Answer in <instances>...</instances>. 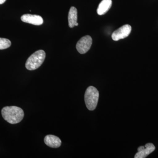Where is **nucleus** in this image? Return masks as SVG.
Here are the masks:
<instances>
[{
    "label": "nucleus",
    "mask_w": 158,
    "mask_h": 158,
    "mask_svg": "<svg viewBox=\"0 0 158 158\" xmlns=\"http://www.w3.org/2000/svg\"><path fill=\"white\" fill-rule=\"evenodd\" d=\"M2 114L4 119L12 124L20 122L24 116L22 109L15 106L3 108L2 110Z\"/></svg>",
    "instance_id": "f257e3e1"
},
{
    "label": "nucleus",
    "mask_w": 158,
    "mask_h": 158,
    "mask_svg": "<svg viewBox=\"0 0 158 158\" xmlns=\"http://www.w3.org/2000/svg\"><path fill=\"white\" fill-rule=\"evenodd\" d=\"M46 57L45 52L40 50L29 57L26 63V67L28 70H34L39 68L44 62Z\"/></svg>",
    "instance_id": "f03ea898"
},
{
    "label": "nucleus",
    "mask_w": 158,
    "mask_h": 158,
    "mask_svg": "<svg viewBox=\"0 0 158 158\" xmlns=\"http://www.w3.org/2000/svg\"><path fill=\"white\" fill-rule=\"evenodd\" d=\"M98 98L99 92L97 89L93 86L88 87L85 95V104L88 110L93 111L96 109Z\"/></svg>",
    "instance_id": "7ed1b4c3"
},
{
    "label": "nucleus",
    "mask_w": 158,
    "mask_h": 158,
    "mask_svg": "<svg viewBox=\"0 0 158 158\" xmlns=\"http://www.w3.org/2000/svg\"><path fill=\"white\" fill-rule=\"evenodd\" d=\"M92 43V39L89 35L82 37L77 43L76 48L80 54L87 53L90 50Z\"/></svg>",
    "instance_id": "20e7f679"
},
{
    "label": "nucleus",
    "mask_w": 158,
    "mask_h": 158,
    "mask_svg": "<svg viewBox=\"0 0 158 158\" xmlns=\"http://www.w3.org/2000/svg\"><path fill=\"white\" fill-rule=\"evenodd\" d=\"M131 31V26L129 25H125L113 32L112 35V39L114 41H118L119 40L124 39L129 35Z\"/></svg>",
    "instance_id": "39448f33"
},
{
    "label": "nucleus",
    "mask_w": 158,
    "mask_h": 158,
    "mask_svg": "<svg viewBox=\"0 0 158 158\" xmlns=\"http://www.w3.org/2000/svg\"><path fill=\"white\" fill-rule=\"evenodd\" d=\"M156 148L152 143L145 144V146H141L138 148V152L135 155V158H145L150 154L154 151Z\"/></svg>",
    "instance_id": "423d86ee"
},
{
    "label": "nucleus",
    "mask_w": 158,
    "mask_h": 158,
    "mask_svg": "<svg viewBox=\"0 0 158 158\" xmlns=\"http://www.w3.org/2000/svg\"><path fill=\"white\" fill-rule=\"evenodd\" d=\"M21 19L23 22L36 26L41 25L44 22L42 17L36 15L24 14L21 16Z\"/></svg>",
    "instance_id": "0eeeda50"
},
{
    "label": "nucleus",
    "mask_w": 158,
    "mask_h": 158,
    "mask_svg": "<svg viewBox=\"0 0 158 158\" xmlns=\"http://www.w3.org/2000/svg\"><path fill=\"white\" fill-rule=\"evenodd\" d=\"M45 144L52 148H58L61 146L62 141L60 138L53 135H48L44 139Z\"/></svg>",
    "instance_id": "6e6552de"
},
{
    "label": "nucleus",
    "mask_w": 158,
    "mask_h": 158,
    "mask_svg": "<svg viewBox=\"0 0 158 158\" xmlns=\"http://www.w3.org/2000/svg\"><path fill=\"white\" fill-rule=\"evenodd\" d=\"M112 5V0H102L99 5L97 13L101 15L106 14L110 9Z\"/></svg>",
    "instance_id": "1a4fd4ad"
},
{
    "label": "nucleus",
    "mask_w": 158,
    "mask_h": 158,
    "mask_svg": "<svg viewBox=\"0 0 158 158\" xmlns=\"http://www.w3.org/2000/svg\"><path fill=\"white\" fill-rule=\"evenodd\" d=\"M69 26V27L73 28L77 22V10L74 7H71L68 14Z\"/></svg>",
    "instance_id": "9d476101"
},
{
    "label": "nucleus",
    "mask_w": 158,
    "mask_h": 158,
    "mask_svg": "<svg viewBox=\"0 0 158 158\" xmlns=\"http://www.w3.org/2000/svg\"><path fill=\"white\" fill-rule=\"evenodd\" d=\"M11 45V42L6 38H0V50L9 48Z\"/></svg>",
    "instance_id": "9b49d317"
},
{
    "label": "nucleus",
    "mask_w": 158,
    "mask_h": 158,
    "mask_svg": "<svg viewBox=\"0 0 158 158\" xmlns=\"http://www.w3.org/2000/svg\"><path fill=\"white\" fill-rule=\"evenodd\" d=\"M6 1V0H0V5H2L5 3Z\"/></svg>",
    "instance_id": "f8f14e48"
}]
</instances>
